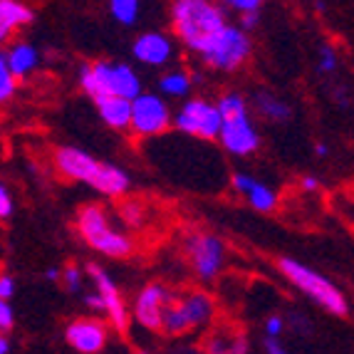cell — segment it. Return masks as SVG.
<instances>
[{"label": "cell", "instance_id": "6da1fadb", "mask_svg": "<svg viewBox=\"0 0 354 354\" xmlns=\"http://www.w3.org/2000/svg\"><path fill=\"white\" fill-rule=\"evenodd\" d=\"M171 20L178 40L189 50H196L201 55L228 28L223 10L206 0H176L171 6Z\"/></svg>", "mask_w": 354, "mask_h": 354}, {"label": "cell", "instance_id": "7a4b0ae2", "mask_svg": "<svg viewBox=\"0 0 354 354\" xmlns=\"http://www.w3.org/2000/svg\"><path fill=\"white\" fill-rule=\"evenodd\" d=\"M55 164H57V171L62 176L72 178V181H84L100 194L122 196L129 191V178H127V174L122 169H117L112 164H102V161L92 159L89 153L80 151V149H57Z\"/></svg>", "mask_w": 354, "mask_h": 354}, {"label": "cell", "instance_id": "3957f363", "mask_svg": "<svg viewBox=\"0 0 354 354\" xmlns=\"http://www.w3.org/2000/svg\"><path fill=\"white\" fill-rule=\"evenodd\" d=\"M82 89L95 100V104L106 97H122L129 102L142 97V82L134 75V70L127 65H109V62L84 65Z\"/></svg>", "mask_w": 354, "mask_h": 354}, {"label": "cell", "instance_id": "277c9868", "mask_svg": "<svg viewBox=\"0 0 354 354\" xmlns=\"http://www.w3.org/2000/svg\"><path fill=\"white\" fill-rule=\"evenodd\" d=\"M77 230L84 238L87 245H92L100 253L109 255V258H127L131 255V241L109 225L106 213L97 203H87L77 213Z\"/></svg>", "mask_w": 354, "mask_h": 354}, {"label": "cell", "instance_id": "5b68a950", "mask_svg": "<svg viewBox=\"0 0 354 354\" xmlns=\"http://www.w3.org/2000/svg\"><path fill=\"white\" fill-rule=\"evenodd\" d=\"M278 268L290 283L297 285L307 297H313L315 302H319L327 313L337 315V317H344V315L349 313L347 300H344L342 292H339L330 280L322 278L319 272H315L313 268L302 266V263H297V260H292V258H280Z\"/></svg>", "mask_w": 354, "mask_h": 354}, {"label": "cell", "instance_id": "8992f818", "mask_svg": "<svg viewBox=\"0 0 354 354\" xmlns=\"http://www.w3.org/2000/svg\"><path fill=\"white\" fill-rule=\"evenodd\" d=\"M250 55V40L241 28H228L221 32L216 40L208 45V50L201 55L203 62L216 70H238Z\"/></svg>", "mask_w": 354, "mask_h": 354}, {"label": "cell", "instance_id": "52a82bcc", "mask_svg": "<svg viewBox=\"0 0 354 354\" xmlns=\"http://www.w3.org/2000/svg\"><path fill=\"white\" fill-rule=\"evenodd\" d=\"M176 127L183 134L198 136V139H221L223 131V114L218 106L208 104L203 100H191L183 104V109L176 114Z\"/></svg>", "mask_w": 354, "mask_h": 354}, {"label": "cell", "instance_id": "ba28073f", "mask_svg": "<svg viewBox=\"0 0 354 354\" xmlns=\"http://www.w3.org/2000/svg\"><path fill=\"white\" fill-rule=\"evenodd\" d=\"M171 124L169 106L156 95H142L131 104V131L136 136H156L164 134Z\"/></svg>", "mask_w": 354, "mask_h": 354}, {"label": "cell", "instance_id": "9c48e42d", "mask_svg": "<svg viewBox=\"0 0 354 354\" xmlns=\"http://www.w3.org/2000/svg\"><path fill=\"white\" fill-rule=\"evenodd\" d=\"M186 253L194 270L198 272V278L213 280L218 275L221 266H223V245L218 238L206 236V233H194L186 241Z\"/></svg>", "mask_w": 354, "mask_h": 354}, {"label": "cell", "instance_id": "30bf717a", "mask_svg": "<svg viewBox=\"0 0 354 354\" xmlns=\"http://www.w3.org/2000/svg\"><path fill=\"white\" fill-rule=\"evenodd\" d=\"M174 300V292L159 283H151L139 292L134 305V317L139 325L149 327V330H161V319H164L166 305Z\"/></svg>", "mask_w": 354, "mask_h": 354}, {"label": "cell", "instance_id": "8fae6325", "mask_svg": "<svg viewBox=\"0 0 354 354\" xmlns=\"http://www.w3.org/2000/svg\"><path fill=\"white\" fill-rule=\"evenodd\" d=\"M87 270H89V275H92V280H95L97 290H100L102 300H104L106 315L112 319V325L117 327V332L127 335V330H129V313H127V305L122 302V297H119L117 285H114L112 278H109L100 266H95V263H89Z\"/></svg>", "mask_w": 354, "mask_h": 354}, {"label": "cell", "instance_id": "7c38bea8", "mask_svg": "<svg viewBox=\"0 0 354 354\" xmlns=\"http://www.w3.org/2000/svg\"><path fill=\"white\" fill-rule=\"evenodd\" d=\"M67 342L70 347H75V352L80 354H97L104 349L106 344V327L100 319H75L67 325Z\"/></svg>", "mask_w": 354, "mask_h": 354}, {"label": "cell", "instance_id": "4fadbf2b", "mask_svg": "<svg viewBox=\"0 0 354 354\" xmlns=\"http://www.w3.org/2000/svg\"><path fill=\"white\" fill-rule=\"evenodd\" d=\"M221 144H223L230 153H238V156L253 153L255 149H258L260 139H258V134H255L253 124L248 122V114H245V117H236V119H225L223 131H221Z\"/></svg>", "mask_w": 354, "mask_h": 354}, {"label": "cell", "instance_id": "5bb4252c", "mask_svg": "<svg viewBox=\"0 0 354 354\" xmlns=\"http://www.w3.org/2000/svg\"><path fill=\"white\" fill-rule=\"evenodd\" d=\"M131 50H134V57L144 65H164L171 57V42L161 32H144Z\"/></svg>", "mask_w": 354, "mask_h": 354}, {"label": "cell", "instance_id": "9a60e30c", "mask_svg": "<svg viewBox=\"0 0 354 354\" xmlns=\"http://www.w3.org/2000/svg\"><path fill=\"white\" fill-rule=\"evenodd\" d=\"M245 352H248V339H245L243 332L216 327L203 339V354H245Z\"/></svg>", "mask_w": 354, "mask_h": 354}, {"label": "cell", "instance_id": "2e32d148", "mask_svg": "<svg viewBox=\"0 0 354 354\" xmlns=\"http://www.w3.org/2000/svg\"><path fill=\"white\" fill-rule=\"evenodd\" d=\"M233 186L248 196V203L255 208V211L268 213L275 208V203H278V196L272 194V189L258 183L255 178H250L248 174H236V176H233Z\"/></svg>", "mask_w": 354, "mask_h": 354}, {"label": "cell", "instance_id": "e0dca14e", "mask_svg": "<svg viewBox=\"0 0 354 354\" xmlns=\"http://www.w3.org/2000/svg\"><path fill=\"white\" fill-rule=\"evenodd\" d=\"M131 104L134 102L122 100V97H106L97 102L100 114L112 129H131Z\"/></svg>", "mask_w": 354, "mask_h": 354}, {"label": "cell", "instance_id": "ac0fdd59", "mask_svg": "<svg viewBox=\"0 0 354 354\" xmlns=\"http://www.w3.org/2000/svg\"><path fill=\"white\" fill-rule=\"evenodd\" d=\"M194 330V322H191L186 307L181 305V297L174 295V300L166 305L164 319H161V332L169 337H181L186 332Z\"/></svg>", "mask_w": 354, "mask_h": 354}, {"label": "cell", "instance_id": "d6986e66", "mask_svg": "<svg viewBox=\"0 0 354 354\" xmlns=\"http://www.w3.org/2000/svg\"><path fill=\"white\" fill-rule=\"evenodd\" d=\"M181 305L186 307L194 327L206 325L208 319L213 317V310H216L213 297L208 292H203V290H189L186 295H181Z\"/></svg>", "mask_w": 354, "mask_h": 354}, {"label": "cell", "instance_id": "ffe728a7", "mask_svg": "<svg viewBox=\"0 0 354 354\" xmlns=\"http://www.w3.org/2000/svg\"><path fill=\"white\" fill-rule=\"evenodd\" d=\"M32 18H35V15H32V10H30L28 6L15 3V0H3V3H0V37L8 40L12 28L28 25Z\"/></svg>", "mask_w": 354, "mask_h": 354}, {"label": "cell", "instance_id": "44dd1931", "mask_svg": "<svg viewBox=\"0 0 354 354\" xmlns=\"http://www.w3.org/2000/svg\"><path fill=\"white\" fill-rule=\"evenodd\" d=\"M6 59H8V67H10L12 77L18 80V77L28 75V72L37 65V50L30 48V45H15V48L6 53Z\"/></svg>", "mask_w": 354, "mask_h": 354}, {"label": "cell", "instance_id": "7402d4cb", "mask_svg": "<svg viewBox=\"0 0 354 354\" xmlns=\"http://www.w3.org/2000/svg\"><path fill=\"white\" fill-rule=\"evenodd\" d=\"M255 102H258L260 112L266 114L268 119H275V122H285V119H290V114H292L285 102H280L278 97H272V95H258Z\"/></svg>", "mask_w": 354, "mask_h": 354}, {"label": "cell", "instance_id": "603a6c76", "mask_svg": "<svg viewBox=\"0 0 354 354\" xmlns=\"http://www.w3.org/2000/svg\"><path fill=\"white\" fill-rule=\"evenodd\" d=\"M159 87L164 95L178 97V95H186V92H189L191 80H189V75H183V72H169V75L161 77Z\"/></svg>", "mask_w": 354, "mask_h": 354}, {"label": "cell", "instance_id": "cb8c5ba5", "mask_svg": "<svg viewBox=\"0 0 354 354\" xmlns=\"http://www.w3.org/2000/svg\"><path fill=\"white\" fill-rule=\"evenodd\" d=\"M109 12L122 25H134L136 15H139V3L136 0H112L109 3Z\"/></svg>", "mask_w": 354, "mask_h": 354}, {"label": "cell", "instance_id": "d4e9b609", "mask_svg": "<svg viewBox=\"0 0 354 354\" xmlns=\"http://www.w3.org/2000/svg\"><path fill=\"white\" fill-rule=\"evenodd\" d=\"M218 112L223 114V122L225 119H236V117H245V100H243L241 95H225L221 97L218 104Z\"/></svg>", "mask_w": 354, "mask_h": 354}, {"label": "cell", "instance_id": "484cf974", "mask_svg": "<svg viewBox=\"0 0 354 354\" xmlns=\"http://www.w3.org/2000/svg\"><path fill=\"white\" fill-rule=\"evenodd\" d=\"M15 95V77H12L10 67H8L6 53L0 55V100L8 102Z\"/></svg>", "mask_w": 354, "mask_h": 354}, {"label": "cell", "instance_id": "4316f807", "mask_svg": "<svg viewBox=\"0 0 354 354\" xmlns=\"http://www.w3.org/2000/svg\"><path fill=\"white\" fill-rule=\"evenodd\" d=\"M82 272H80V268L77 266H67L65 272H62V278H65V288L70 290V292H77V290L82 288V278H80Z\"/></svg>", "mask_w": 354, "mask_h": 354}, {"label": "cell", "instance_id": "83f0119b", "mask_svg": "<svg viewBox=\"0 0 354 354\" xmlns=\"http://www.w3.org/2000/svg\"><path fill=\"white\" fill-rule=\"evenodd\" d=\"M12 322H15V317H12V307L8 305V302H0V330L8 332L12 327Z\"/></svg>", "mask_w": 354, "mask_h": 354}, {"label": "cell", "instance_id": "f1b7e54d", "mask_svg": "<svg viewBox=\"0 0 354 354\" xmlns=\"http://www.w3.org/2000/svg\"><path fill=\"white\" fill-rule=\"evenodd\" d=\"M233 10H241L245 12V15H250V12H258L260 10V3L258 0H233V3H228Z\"/></svg>", "mask_w": 354, "mask_h": 354}, {"label": "cell", "instance_id": "f546056e", "mask_svg": "<svg viewBox=\"0 0 354 354\" xmlns=\"http://www.w3.org/2000/svg\"><path fill=\"white\" fill-rule=\"evenodd\" d=\"M10 213H12L10 194H8V189H6V186H3V189H0V216H3V218H8Z\"/></svg>", "mask_w": 354, "mask_h": 354}, {"label": "cell", "instance_id": "4dcf8cb0", "mask_svg": "<svg viewBox=\"0 0 354 354\" xmlns=\"http://www.w3.org/2000/svg\"><path fill=\"white\" fill-rule=\"evenodd\" d=\"M335 67H337L335 53H332L330 48H325V50H322V62H319V70H322V72H330V70H335Z\"/></svg>", "mask_w": 354, "mask_h": 354}, {"label": "cell", "instance_id": "1f68e13d", "mask_svg": "<svg viewBox=\"0 0 354 354\" xmlns=\"http://www.w3.org/2000/svg\"><path fill=\"white\" fill-rule=\"evenodd\" d=\"M12 290H15L12 278L10 275H3V278H0V297H3V302H8V297L12 295Z\"/></svg>", "mask_w": 354, "mask_h": 354}, {"label": "cell", "instance_id": "d6a6232c", "mask_svg": "<svg viewBox=\"0 0 354 354\" xmlns=\"http://www.w3.org/2000/svg\"><path fill=\"white\" fill-rule=\"evenodd\" d=\"M266 330H268V335L275 339V337L280 335V330H283V319H280V317H270L266 322Z\"/></svg>", "mask_w": 354, "mask_h": 354}, {"label": "cell", "instance_id": "836d02e7", "mask_svg": "<svg viewBox=\"0 0 354 354\" xmlns=\"http://www.w3.org/2000/svg\"><path fill=\"white\" fill-rule=\"evenodd\" d=\"M258 25V12H250V15H243V20H241V30L245 32V30H250V28H255Z\"/></svg>", "mask_w": 354, "mask_h": 354}, {"label": "cell", "instance_id": "e575fe53", "mask_svg": "<svg viewBox=\"0 0 354 354\" xmlns=\"http://www.w3.org/2000/svg\"><path fill=\"white\" fill-rule=\"evenodd\" d=\"M87 305L92 307V310H104V313H106V305H104V300H102V295H89Z\"/></svg>", "mask_w": 354, "mask_h": 354}, {"label": "cell", "instance_id": "d590c367", "mask_svg": "<svg viewBox=\"0 0 354 354\" xmlns=\"http://www.w3.org/2000/svg\"><path fill=\"white\" fill-rule=\"evenodd\" d=\"M319 183H317V178H313V176H305L302 178V189H307V191H315L317 189Z\"/></svg>", "mask_w": 354, "mask_h": 354}, {"label": "cell", "instance_id": "8d00e7d4", "mask_svg": "<svg viewBox=\"0 0 354 354\" xmlns=\"http://www.w3.org/2000/svg\"><path fill=\"white\" fill-rule=\"evenodd\" d=\"M268 354H288V352H283V347L275 339H268Z\"/></svg>", "mask_w": 354, "mask_h": 354}, {"label": "cell", "instance_id": "74e56055", "mask_svg": "<svg viewBox=\"0 0 354 354\" xmlns=\"http://www.w3.org/2000/svg\"><path fill=\"white\" fill-rule=\"evenodd\" d=\"M8 352H10V344H8V339L3 337V339H0V354H8Z\"/></svg>", "mask_w": 354, "mask_h": 354}, {"label": "cell", "instance_id": "f35d334b", "mask_svg": "<svg viewBox=\"0 0 354 354\" xmlns=\"http://www.w3.org/2000/svg\"><path fill=\"white\" fill-rule=\"evenodd\" d=\"M45 275H48V280H57L59 278V270H57V268H50V270L45 272Z\"/></svg>", "mask_w": 354, "mask_h": 354}, {"label": "cell", "instance_id": "ab89813d", "mask_svg": "<svg viewBox=\"0 0 354 354\" xmlns=\"http://www.w3.org/2000/svg\"><path fill=\"white\" fill-rule=\"evenodd\" d=\"M317 153H319V156H325V153H327V147H325V144H317Z\"/></svg>", "mask_w": 354, "mask_h": 354}, {"label": "cell", "instance_id": "60d3db41", "mask_svg": "<svg viewBox=\"0 0 354 354\" xmlns=\"http://www.w3.org/2000/svg\"><path fill=\"white\" fill-rule=\"evenodd\" d=\"M134 354H147V352H134Z\"/></svg>", "mask_w": 354, "mask_h": 354}]
</instances>
